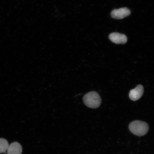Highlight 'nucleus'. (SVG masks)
Instances as JSON below:
<instances>
[{
	"label": "nucleus",
	"mask_w": 154,
	"mask_h": 154,
	"mask_svg": "<svg viewBox=\"0 0 154 154\" xmlns=\"http://www.w3.org/2000/svg\"><path fill=\"white\" fill-rule=\"evenodd\" d=\"M109 39L113 43L116 44H125L128 41V38L124 34L113 32L109 34Z\"/></svg>",
	"instance_id": "20e7f679"
},
{
	"label": "nucleus",
	"mask_w": 154,
	"mask_h": 154,
	"mask_svg": "<svg viewBox=\"0 0 154 154\" xmlns=\"http://www.w3.org/2000/svg\"><path fill=\"white\" fill-rule=\"evenodd\" d=\"M130 10L127 8H122L113 10L111 12V16L113 18L121 19L128 17L131 14Z\"/></svg>",
	"instance_id": "7ed1b4c3"
},
{
	"label": "nucleus",
	"mask_w": 154,
	"mask_h": 154,
	"mask_svg": "<svg viewBox=\"0 0 154 154\" xmlns=\"http://www.w3.org/2000/svg\"><path fill=\"white\" fill-rule=\"evenodd\" d=\"M144 88L140 85H138L134 89L131 90L129 93V97L131 100L136 101L140 99L143 95Z\"/></svg>",
	"instance_id": "39448f33"
},
{
	"label": "nucleus",
	"mask_w": 154,
	"mask_h": 154,
	"mask_svg": "<svg viewBox=\"0 0 154 154\" xmlns=\"http://www.w3.org/2000/svg\"><path fill=\"white\" fill-rule=\"evenodd\" d=\"M9 146L8 142L6 140L0 138V153L5 152L8 149Z\"/></svg>",
	"instance_id": "0eeeda50"
},
{
	"label": "nucleus",
	"mask_w": 154,
	"mask_h": 154,
	"mask_svg": "<svg viewBox=\"0 0 154 154\" xmlns=\"http://www.w3.org/2000/svg\"><path fill=\"white\" fill-rule=\"evenodd\" d=\"M83 100L87 106L92 109L99 107L101 103L100 97L95 91L88 92L84 96Z\"/></svg>",
	"instance_id": "f03ea898"
},
{
	"label": "nucleus",
	"mask_w": 154,
	"mask_h": 154,
	"mask_svg": "<svg viewBox=\"0 0 154 154\" xmlns=\"http://www.w3.org/2000/svg\"><path fill=\"white\" fill-rule=\"evenodd\" d=\"M129 128L133 134L142 136L147 134L149 130V126L147 123L143 121H134L130 123Z\"/></svg>",
	"instance_id": "f257e3e1"
},
{
	"label": "nucleus",
	"mask_w": 154,
	"mask_h": 154,
	"mask_svg": "<svg viewBox=\"0 0 154 154\" xmlns=\"http://www.w3.org/2000/svg\"><path fill=\"white\" fill-rule=\"evenodd\" d=\"M7 151L8 154H21L22 148L18 142H14L9 146Z\"/></svg>",
	"instance_id": "423d86ee"
}]
</instances>
